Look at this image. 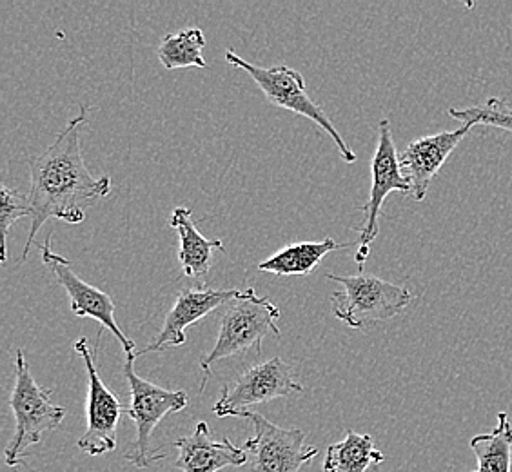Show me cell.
Segmentation results:
<instances>
[{"label": "cell", "instance_id": "obj_1", "mask_svg": "<svg viewBox=\"0 0 512 472\" xmlns=\"http://www.w3.org/2000/svg\"><path fill=\"white\" fill-rule=\"evenodd\" d=\"M88 106H80V113L71 118L59 137L42 155L30 160V204L33 207L30 235L20 256L26 262L35 236L50 218L68 224H80L86 218V207L95 206L111 191V178H95L80 149V126L88 122Z\"/></svg>", "mask_w": 512, "mask_h": 472}, {"label": "cell", "instance_id": "obj_2", "mask_svg": "<svg viewBox=\"0 0 512 472\" xmlns=\"http://www.w3.org/2000/svg\"><path fill=\"white\" fill-rule=\"evenodd\" d=\"M53 389H42L26 360L24 349L15 351V387L11 393V411L15 416V433L6 447V463L20 467L26 462L31 447L42 440V436L59 427L66 418L62 405L51 404Z\"/></svg>", "mask_w": 512, "mask_h": 472}, {"label": "cell", "instance_id": "obj_3", "mask_svg": "<svg viewBox=\"0 0 512 472\" xmlns=\"http://www.w3.org/2000/svg\"><path fill=\"white\" fill-rule=\"evenodd\" d=\"M124 376L128 380L129 394H131V404L124 409V414H128L137 427V440L126 449L124 460H128L138 469H146L149 465L160 462L168 456L164 449H155L151 445V436L155 427L168 414L184 411L188 407L189 396L182 389L169 391L140 378L135 373L133 354H126Z\"/></svg>", "mask_w": 512, "mask_h": 472}, {"label": "cell", "instance_id": "obj_4", "mask_svg": "<svg viewBox=\"0 0 512 472\" xmlns=\"http://www.w3.org/2000/svg\"><path fill=\"white\" fill-rule=\"evenodd\" d=\"M280 309L269 298H260L255 289H249L244 298H238L227 307L222 316L217 344L200 360V371L204 374L200 391L204 393L207 380L211 378V367L220 360L246 354L247 351H262V342L267 333L280 336L278 329Z\"/></svg>", "mask_w": 512, "mask_h": 472}, {"label": "cell", "instance_id": "obj_5", "mask_svg": "<svg viewBox=\"0 0 512 472\" xmlns=\"http://www.w3.org/2000/svg\"><path fill=\"white\" fill-rule=\"evenodd\" d=\"M327 280L342 286L331 295L333 315L351 329H367L400 315L411 304L407 287L396 286L375 275L338 276L327 273Z\"/></svg>", "mask_w": 512, "mask_h": 472}, {"label": "cell", "instance_id": "obj_6", "mask_svg": "<svg viewBox=\"0 0 512 472\" xmlns=\"http://www.w3.org/2000/svg\"><path fill=\"white\" fill-rule=\"evenodd\" d=\"M226 60L238 69H244L251 79L255 80L256 86L262 89L266 99L276 108L293 111L300 117H306L315 122L316 126L324 129L329 137L333 138L336 148L347 164L356 162V155L353 149L345 144L344 138L338 133L331 118L325 115L324 109L316 104L315 100L307 93L306 82L302 73L287 66H273V68H262L240 59L233 50L226 51Z\"/></svg>", "mask_w": 512, "mask_h": 472}, {"label": "cell", "instance_id": "obj_7", "mask_svg": "<svg viewBox=\"0 0 512 472\" xmlns=\"http://www.w3.org/2000/svg\"><path fill=\"white\" fill-rule=\"evenodd\" d=\"M398 157L400 155L396 153V146H394L391 122H389V118H382L378 124V146H376L375 157L371 160L369 200L362 207L364 224L356 227L360 238H358V253H356L355 260L360 269H364L365 260L371 251V244L380 231V213H382L385 198L394 191L411 195V186L402 175Z\"/></svg>", "mask_w": 512, "mask_h": 472}, {"label": "cell", "instance_id": "obj_8", "mask_svg": "<svg viewBox=\"0 0 512 472\" xmlns=\"http://www.w3.org/2000/svg\"><path fill=\"white\" fill-rule=\"evenodd\" d=\"M255 436L242 445L246 451L249 472H298L318 454L316 447H306V433L300 429H284L269 422L262 414L246 411Z\"/></svg>", "mask_w": 512, "mask_h": 472}, {"label": "cell", "instance_id": "obj_9", "mask_svg": "<svg viewBox=\"0 0 512 472\" xmlns=\"http://www.w3.org/2000/svg\"><path fill=\"white\" fill-rule=\"evenodd\" d=\"M293 393H304V387L296 382L289 364L276 356L240 374L233 387H224L213 413L218 418H238L251 405L267 404Z\"/></svg>", "mask_w": 512, "mask_h": 472}, {"label": "cell", "instance_id": "obj_10", "mask_svg": "<svg viewBox=\"0 0 512 472\" xmlns=\"http://www.w3.org/2000/svg\"><path fill=\"white\" fill-rule=\"evenodd\" d=\"M75 351L80 354L88 374V427L80 438L79 449L89 456H100L115 451L117 447V425L124 407L119 396L109 391L97 371V353H91L88 338L75 342Z\"/></svg>", "mask_w": 512, "mask_h": 472}, {"label": "cell", "instance_id": "obj_11", "mask_svg": "<svg viewBox=\"0 0 512 472\" xmlns=\"http://www.w3.org/2000/svg\"><path fill=\"white\" fill-rule=\"evenodd\" d=\"M51 238L53 236H48V240L44 244H40L42 260H44L46 266L50 267L51 273L55 275L60 286L66 289L69 300H71L73 315L79 316V318L97 320L102 327L109 329L111 335L119 340L122 347H124V353H137V345L122 333V329L115 320V302H113V298L108 293H104L99 287L89 286L88 282H84L73 271V267L69 266L68 260L64 256L57 255L51 249Z\"/></svg>", "mask_w": 512, "mask_h": 472}, {"label": "cell", "instance_id": "obj_12", "mask_svg": "<svg viewBox=\"0 0 512 472\" xmlns=\"http://www.w3.org/2000/svg\"><path fill=\"white\" fill-rule=\"evenodd\" d=\"M249 289H211V287H195L180 291L171 307L160 335L146 347L133 354L135 358L142 354L160 353L171 347L186 344V329L197 324L202 318L211 315L220 305L231 304L238 298H244Z\"/></svg>", "mask_w": 512, "mask_h": 472}, {"label": "cell", "instance_id": "obj_13", "mask_svg": "<svg viewBox=\"0 0 512 472\" xmlns=\"http://www.w3.org/2000/svg\"><path fill=\"white\" fill-rule=\"evenodd\" d=\"M473 128L471 124H462V128L454 131H440L436 135L418 138L400 153V169L411 186V197L416 202H422L427 197L433 178Z\"/></svg>", "mask_w": 512, "mask_h": 472}, {"label": "cell", "instance_id": "obj_14", "mask_svg": "<svg viewBox=\"0 0 512 472\" xmlns=\"http://www.w3.org/2000/svg\"><path fill=\"white\" fill-rule=\"evenodd\" d=\"M178 458L175 469L184 472H217L226 467H244L246 451L233 445L229 438L213 440L209 425L198 422L195 433L175 440Z\"/></svg>", "mask_w": 512, "mask_h": 472}, {"label": "cell", "instance_id": "obj_15", "mask_svg": "<svg viewBox=\"0 0 512 472\" xmlns=\"http://www.w3.org/2000/svg\"><path fill=\"white\" fill-rule=\"evenodd\" d=\"M169 226L173 227L180 236L178 260L184 275L204 280L209 275V269L213 264V253L215 251L226 253L222 240H209L202 235L193 222V211L188 207H177L171 213Z\"/></svg>", "mask_w": 512, "mask_h": 472}, {"label": "cell", "instance_id": "obj_16", "mask_svg": "<svg viewBox=\"0 0 512 472\" xmlns=\"http://www.w3.org/2000/svg\"><path fill=\"white\" fill-rule=\"evenodd\" d=\"M358 246V242L338 244L333 238H324L322 242H300L286 246L276 255L269 256L258 264V271L276 276H306L315 271V267L331 251Z\"/></svg>", "mask_w": 512, "mask_h": 472}, {"label": "cell", "instance_id": "obj_17", "mask_svg": "<svg viewBox=\"0 0 512 472\" xmlns=\"http://www.w3.org/2000/svg\"><path fill=\"white\" fill-rule=\"evenodd\" d=\"M384 460V454L376 451L373 436L347 431L344 442L329 445L324 472H365Z\"/></svg>", "mask_w": 512, "mask_h": 472}, {"label": "cell", "instance_id": "obj_18", "mask_svg": "<svg viewBox=\"0 0 512 472\" xmlns=\"http://www.w3.org/2000/svg\"><path fill=\"white\" fill-rule=\"evenodd\" d=\"M471 449L478 460L474 472H511L512 423L509 414L498 413V423L491 433L476 434Z\"/></svg>", "mask_w": 512, "mask_h": 472}, {"label": "cell", "instance_id": "obj_19", "mask_svg": "<svg viewBox=\"0 0 512 472\" xmlns=\"http://www.w3.org/2000/svg\"><path fill=\"white\" fill-rule=\"evenodd\" d=\"M206 37L198 28L166 35L158 46V59L166 69L206 68Z\"/></svg>", "mask_w": 512, "mask_h": 472}, {"label": "cell", "instance_id": "obj_20", "mask_svg": "<svg viewBox=\"0 0 512 472\" xmlns=\"http://www.w3.org/2000/svg\"><path fill=\"white\" fill-rule=\"evenodd\" d=\"M449 115L460 120L462 124L471 126H489V128L503 129L512 133V108L502 99L491 97L483 106L471 108L449 109Z\"/></svg>", "mask_w": 512, "mask_h": 472}, {"label": "cell", "instance_id": "obj_21", "mask_svg": "<svg viewBox=\"0 0 512 472\" xmlns=\"http://www.w3.org/2000/svg\"><path fill=\"white\" fill-rule=\"evenodd\" d=\"M2 195V204H0V233H2V264L8 262V233L10 227L19 220V218L33 217V207L30 204V198L22 195L17 189H10L8 186L0 187Z\"/></svg>", "mask_w": 512, "mask_h": 472}]
</instances>
